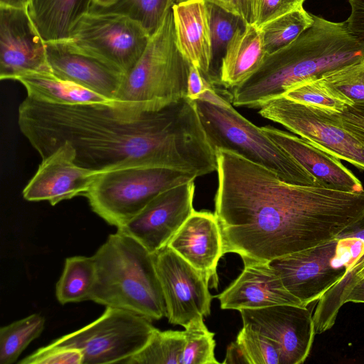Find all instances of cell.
Masks as SVG:
<instances>
[{"instance_id": "obj_17", "label": "cell", "mask_w": 364, "mask_h": 364, "mask_svg": "<svg viewBox=\"0 0 364 364\" xmlns=\"http://www.w3.org/2000/svg\"><path fill=\"white\" fill-rule=\"evenodd\" d=\"M46 44L47 60L53 74L113 102L124 77L122 74L79 49L68 39L47 41Z\"/></svg>"}, {"instance_id": "obj_12", "label": "cell", "mask_w": 364, "mask_h": 364, "mask_svg": "<svg viewBox=\"0 0 364 364\" xmlns=\"http://www.w3.org/2000/svg\"><path fill=\"white\" fill-rule=\"evenodd\" d=\"M336 238L269 262L285 288L303 306L318 301L345 274L348 263Z\"/></svg>"}, {"instance_id": "obj_14", "label": "cell", "mask_w": 364, "mask_h": 364, "mask_svg": "<svg viewBox=\"0 0 364 364\" xmlns=\"http://www.w3.org/2000/svg\"><path fill=\"white\" fill-rule=\"evenodd\" d=\"M194 181L167 189L156 196L117 230L155 254L168 243L194 211Z\"/></svg>"}, {"instance_id": "obj_43", "label": "cell", "mask_w": 364, "mask_h": 364, "mask_svg": "<svg viewBox=\"0 0 364 364\" xmlns=\"http://www.w3.org/2000/svg\"><path fill=\"white\" fill-rule=\"evenodd\" d=\"M364 303V280L356 282L346 298L347 302Z\"/></svg>"}, {"instance_id": "obj_30", "label": "cell", "mask_w": 364, "mask_h": 364, "mask_svg": "<svg viewBox=\"0 0 364 364\" xmlns=\"http://www.w3.org/2000/svg\"><path fill=\"white\" fill-rule=\"evenodd\" d=\"M45 326V318L33 314L0 328V363L16 361L23 350L38 338Z\"/></svg>"}, {"instance_id": "obj_13", "label": "cell", "mask_w": 364, "mask_h": 364, "mask_svg": "<svg viewBox=\"0 0 364 364\" xmlns=\"http://www.w3.org/2000/svg\"><path fill=\"white\" fill-rule=\"evenodd\" d=\"M239 311L243 326L261 333L279 346L282 364H301L307 358L316 333L307 306L279 304Z\"/></svg>"}, {"instance_id": "obj_26", "label": "cell", "mask_w": 364, "mask_h": 364, "mask_svg": "<svg viewBox=\"0 0 364 364\" xmlns=\"http://www.w3.org/2000/svg\"><path fill=\"white\" fill-rule=\"evenodd\" d=\"M223 363L282 364L279 346L269 337L246 326L228 346Z\"/></svg>"}, {"instance_id": "obj_42", "label": "cell", "mask_w": 364, "mask_h": 364, "mask_svg": "<svg viewBox=\"0 0 364 364\" xmlns=\"http://www.w3.org/2000/svg\"><path fill=\"white\" fill-rule=\"evenodd\" d=\"M337 237L358 240L364 244V211L355 223L347 227Z\"/></svg>"}, {"instance_id": "obj_11", "label": "cell", "mask_w": 364, "mask_h": 364, "mask_svg": "<svg viewBox=\"0 0 364 364\" xmlns=\"http://www.w3.org/2000/svg\"><path fill=\"white\" fill-rule=\"evenodd\" d=\"M168 322L186 328L210 314L209 281L168 246L154 254Z\"/></svg>"}, {"instance_id": "obj_3", "label": "cell", "mask_w": 364, "mask_h": 364, "mask_svg": "<svg viewBox=\"0 0 364 364\" xmlns=\"http://www.w3.org/2000/svg\"><path fill=\"white\" fill-rule=\"evenodd\" d=\"M313 18L312 24L292 43L267 55L253 75L232 89L234 105L259 108L304 81L364 58V46L345 21Z\"/></svg>"}, {"instance_id": "obj_2", "label": "cell", "mask_w": 364, "mask_h": 364, "mask_svg": "<svg viewBox=\"0 0 364 364\" xmlns=\"http://www.w3.org/2000/svg\"><path fill=\"white\" fill-rule=\"evenodd\" d=\"M215 215L223 254L269 262L336 238L364 211V191L282 181L230 151L217 149Z\"/></svg>"}, {"instance_id": "obj_16", "label": "cell", "mask_w": 364, "mask_h": 364, "mask_svg": "<svg viewBox=\"0 0 364 364\" xmlns=\"http://www.w3.org/2000/svg\"><path fill=\"white\" fill-rule=\"evenodd\" d=\"M71 144L64 142L42 159L36 172L24 187L22 194L28 201H48L51 205L90 190L100 172L79 166Z\"/></svg>"}, {"instance_id": "obj_36", "label": "cell", "mask_w": 364, "mask_h": 364, "mask_svg": "<svg viewBox=\"0 0 364 364\" xmlns=\"http://www.w3.org/2000/svg\"><path fill=\"white\" fill-rule=\"evenodd\" d=\"M80 350L48 345L26 356L20 364H82Z\"/></svg>"}, {"instance_id": "obj_10", "label": "cell", "mask_w": 364, "mask_h": 364, "mask_svg": "<svg viewBox=\"0 0 364 364\" xmlns=\"http://www.w3.org/2000/svg\"><path fill=\"white\" fill-rule=\"evenodd\" d=\"M259 114L364 171V146L341 124L337 113L282 96L263 104Z\"/></svg>"}, {"instance_id": "obj_19", "label": "cell", "mask_w": 364, "mask_h": 364, "mask_svg": "<svg viewBox=\"0 0 364 364\" xmlns=\"http://www.w3.org/2000/svg\"><path fill=\"white\" fill-rule=\"evenodd\" d=\"M222 309H259L279 304L303 306L284 286L269 262L244 263L240 274L216 296Z\"/></svg>"}, {"instance_id": "obj_34", "label": "cell", "mask_w": 364, "mask_h": 364, "mask_svg": "<svg viewBox=\"0 0 364 364\" xmlns=\"http://www.w3.org/2000/svg\"><path fill=\"white\" fill-rule=\"evenodd\" d=\"M105 9L130 17L151 36L160 26L171 7L169 0H119Z\"/></svg>"}, {"instance_id": "obj_29", "label": "cell", "mask_w": 364, "mask_h": 364, "mask_svg": "<svg viewBox=\"0 0 364 364\" xmlns=\"http://www.w3.org/2000/svg\"><path fill=\"white\" fill-rule=\"evenodd\" d=\"M313 21V14L301 6L264 23L259 28L267 55L292 43Z\"/></svg>"}, {"instance_id": "obj_5", "label": "cell", "mask_w": 364, "mask_h": 364, "mask_svg": "<svg viewBox=\"0 0 364 364\" xmlns=\"http://www.w3.org/2000/svg\"><path fill=\"white\" fill-rule=\"evenodd\" d=\"M189 67L177 47L170 9L139 60L124 75L112 105L125 117H135L187 97Z\"/></svg>"}, {"instance_id": "obj_33", "label": "cell", "mask_w": 364, "mask_h": 364, "mask_svg": "<svg viewBox=\"0 0 364 364\" xmlns=\"http://www.w3.org/2000/svg\"><path fill=\"white\" fill-rule=\"evenodd\" d=\"M320 78L351 105L364 102V58L328 72Z\"/></svg>"}, {"instance_id": "obj_20", "label": "cell", "mask_w": 364, "mask_h": 364, "mask_svg": "<svg viewBox=\"0 0 364 364\" xmlns=\"http://www.w3.org/2000/svg\"><path fill=\"white\" fill-rule=\"evenodd\" d=\"M261 129L311 174L318 186L349 193L364 191L359 179L338 158L301 137L273 127L265 126Z\"/></svg>"}, {"instance_id": "obj_15", "label": "cell", "mask_w": 364, "mask_h": 364, "mask_svg": "<svg viewBox=\"0 0 364 364\" xmlns=\"http://www.w3.org/2000/svg\"><path fill=\"white\" fill-rule=\"evenodd\" d=\"M31 72H51L46 41L28 9L0 6V79L15 80Z\"/></svg>"}, {"instance_id": "obj_40", "label": "cell", "mask_w": 364, "mask_h": 364, "mask_svg": "<svg viewBox=\"0 0 364 364\" xmlns=\"http://www.w3.org/2000/svg\"><path fill=\"white\" fill-rule=\"evenodd\" d=\"M350 14L345 21L350 33L364 46V0H348Z\"/></svg>"}, {"instance_id": "obj_39", "label": "cell", "mask_w": 364, "mask_h": 364, "mask_svg": "<svg viewBox=\"0 0 364 364\" xmlns=\"http://www.w3.org/2000/svg\"><path fill=\"white\" fill-rule=\"evenodd\" d=\"M183 0H176L175 3ZM240 17L247 24H255L257 0H204Z\"/></svg>"}, {"instance_id": "obj_23", "label": "cell", "mask_w": 364, "mask_h": 364, "mask_svg": "<svg viewBox=\"0 0 364 364\" xmlns=\"http://www.w3.org/2000/svg\"><path fill=\"white\" fill-rule=\"evenodd\" d=\"M93 0H31L28 14L46 42L69 38Z\"/></svg>"}, {"instance_id": "obj_27", "label": "cell", "mask_w": 364, "mask_h": 364, "mask_svg": "<svg viewBox=\"0 0 364 364\" xmlns=\"http://www.w3.org/2000/svg\"><path fill=\"white\" fill-rule=\"evenodd\" d=\"M362 280H364V255L318 300L313 314L316 333L325 332L334 325L350 290Z\"/></svg>"}, {"instance_id": "obj_44", "label": "cell", "mask_w": 364, "mask_h": 364, "mask_svg": "<svg viewBox=\"0 0 364 364\" xmlns=\"http://www.w3.org/2000/svg\"><path fill=\"white\" fill-rule=\"evenodd\" d=\"M31 0H0V6L28 9Z\"/></svg>"}, {"instance_id": "obj_18", "label": "cell", "mask_w": 364, "mask_h": 364, "mask_svg": "<svg viewBox=\"0 0 364 364\" xmlns=\"http://www.w3.org/2000/svg\"><path fill=\"white\" fill-rule=\"evenodd\" d=\"M167 246L201 272L217 288V266L223 254L220 228L209 211H194Z\"/></svg>"}, {"instance_id": "obj_21", "label": "cell", "mask_w": 364, "mask_h": 364, "mask_svg": "<svg viewBox=\"0 0 364 364\" xmlns=\"http://www.w3.org/2000/svg\"><path fill=\"white\" fill-rule=\"evenodd\" d=\"M171 9L179 51L214 84L211 77L212 46L208 3L204 0H183L174 3Z\"/></svg>"}, {"instance_id": "obj_38", "label": "cell", "mask_w": 364, "mask_h": 364, "mask_svg": "<svg viewBox=\"0 0 364 364\" xmlns=\"http://www.w3.org/2000/svg\"><path fill=\"white\" fill-rule=\"evenodd\" d=\"M337 115L341 124L364 146V102L348 105Z\"/></svg>"}, {"instance_id": "obj_41", "label": "cell", "mask_w": 364, "mask_h": 364, "mask_svg": "<svg viewBox=\"0 0 364 364\" xmlns=\"http://www.w3.org/2000/svg\"><path fill=\"white\" fill-rule=\"evenodd\" d=\"M209 89L216 90L213 83L208 81L196 66L190 64L187 97L196 100L203 91Z\"/></svg>"}, {"instance_id": "obj_28", "label": "cell", "mask_w": 364, "mask_h": 364, "mask_svg": "<svg viewBox=\"0 0 364 364\" xmlns=\"http://www.w3.org/2000/svg\"><path fill=\"white\" fill-rule=\"evenodd\" d=\"M185 332L155 328L147 343L129 358L127 364H181Z\"/></svg>"}, {"instance_id": "obj_7", "label": "cell", "mask_w": 364, "mask_h": 364, "mask_svg": "<svg viewBox=\"0 0 364 364\" xmlns=\"http://www.w3.org/2000/svg\"><path fill=\"white\" fill-rule=\"evenodd\" d=\"M196 178L166 167L123 166L100 172L85 196L93 212L119 228L163 191Z\"/></svg>"}, {"instance_id": "obj_37", "label": "cell", "mask_w": 364, "mask_h": 364, "mask_svg": "<svg viewBox=\"0 0 364 364\" xmlns=\"http://www.w3.org/2000/svg\"><path fill=\"white\" fill-rule=\"evenodd\" d=\"M305 0H257L255 24L259 28L264 23L301 6Z\"/></svg>"}, {"instance_id": "obj_32", "label": "cell", "mask_w": 364, "mask_h": 364, "mask_svg": "<svg viewBox=\"0 0 364 364\" xmlns=\"http://www.w3.org/2000/svg\"><path fill=\"white\" fill-rule=\"evenodd\" d=\"M208 6L212 46L211 77L215 83L213 70L218 63L220 65L227 46L237 30L245 24L240 17L218 6L210 3Z\"/></svg>"}, {"instance_id": "obj_4", "label": "cell", "mask_w": 364, "mask_h": 364, "mask_svg": "<svg viewBox=\"0 0 364 364\" xmlns=\"http://www.w3.org/2000/svg\"><path fill=\"white\" fill-rule=\"evenodd\" d=\"M95 279L90 300L127 310L151 321L166 309L154 255L132 237L117 230L92 256Z\"/></svg>"}, {"instance_id": "obj_24", "label": "cell", "mask_w": 364, "mask_h": 364, "mask_svg": "<svg viewBox=\"0 0 364 364\" xmlns=\"http://www.w3.org/2000/svg\"><path fill=\"white\" fill-rule=\"evenodd\" d=\"M15 80L23 85L28 97L36 101L57 105H113L106 97L50 72L27 73Z\"/></svg>"}, {"instance_id": "obj_9", "label": "cell", "mask_w": 364, "mask_h": 364, "mask_svg": "<svg viewBox=\"0 0 364 364\" xmlns=\"http://www.w3.org/2000/svg\"><path fill=\"white\" fill-rule=\"evenodd\" d=\"M150 38L140 23L124 14L91 9L77 23L68 39L125 75L143 54Z\"/></svg>"}, {"instance_id": "obj_22", "label": "cell", "mask_w": 364, "mask_h": 364, "mask_svg": "<svg viewBox=\"0 0 364 364\" xmlns=\"http://www.w3.org/2000/svg\"><path fill=\"white\" fill-rule=\"evenodd\" d=\"M267 55L260 28L254 24L239 28L221 60L218 83L233 89L253 75Z\"/></svg>"}, {"instance_id": "obj_8", "label": "cell", "mask_w": 364, "mask_h": 364, "mask_svg": "<svg viewBox=\"0 0 364 364\" xmlns=\"http://www.w3.org/2000/svg\"><path fill=\"white\" fill-rule=\"evenodd\" d=\"M155 328L141 315L106 307L98 318L50 345L80 350L82 364L124 363L144 347Z\"/></svg>"}, {"instance_id": "obj_35", "label": "cell", "mask_w": 364, "mask_h": 364, "mask_svg": "<svg viewBox=\"0 0 364 364\" xmlns=\"http://www.w3.org/2000/svg\"><path fill=\"white\" fill-rule=\"evenodd\" d=\"M184 332L186 344L181 364L218 363L215 357L214 333L208 331L203 319L192 321Z\"/></svg>"}, {"instance_id": "obj_1", "label": "cell", "mask_w": 364, "mask_h": 364, "mask_svg": "<svg viewBox=\"0 0 364 364\" xmlns=\"http://www.w3.org/2000/svg\"><path fill=\"white\" fill-rule=\"evenodd\" d=\"M18 124L41 159L68 141L75 162L97 172L141 165L198 178L217 170L215 151L188 97L127 117L109 104L57 105L27 97L18 107Z\"/></svg>"}, {"instance_id": "obj_6", "label": "cell", "mask_w": 364, "mask_h": 364, "mask_svg": "<svg viewBox=\"0 0 364 364\" xmlns=\"http://www.w3.org/2000/svg\"><path fill=\"white\" fill-rule=\"evenodd\" d=\"M196 109L208 140L214 149L232 151L276 173L294 185L316 186L309 174L287 152L239 112L231 102L211 104L196 100Z\"/></svg>"}, {"instance_id": "obj_25", "label": "cell", "mask_w": 364, "mask_h": 364, "mask_svg": "<svg viewBox=\"0 0 364 364\" xmlns=\"http://www.w3.org/2000/svg\"><path fill=\"white\" fill-rule=\"evenodd\" d=\"M95 279V264L92 257L66 258L62 274L56 284L55 295L61 304L90 300Z\"/></svg>"}, {"instance_id": "obj_31", "label": "cell", "mask_w": 364, "mask_h": 364, "mask_svg": "<svg viewBox=\"0 0 364 364\" xmlns=\"http://www.w3.org/2000/svg\"><path fill=\"white\" fill-rule=\"evenodd\" d=\"M284 97L333 113H341L351 105L321 78L304 81L289 90Z\"/></svg>"}]
</instances>
